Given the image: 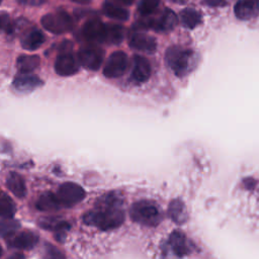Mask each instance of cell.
Instances as JSON below:
<instances>
[{
    "label": "cell",
    "mask_w": 259,
    "mask_h": 259,
    "mask_svg": "<svg viewBox=\"0 0 259 259\" xmlns=\"http://www.w3.org/2000/svg\"><path fill=\"white\" fill-rule=\"evenodd\" d=\"M123 221L124 212L121 207H96L83 215V222L86 225L102 231L116 229Z\"/></svg>",
    "instance_id": "6da1fadb"
},
{
    "label": "cell",
    "mask_w": 259,
    "mask_h": 259,
    "mask_svg": "<svg viewBox=\"0 0 259 259\" xmlns=\"http://www.w3.org/2000/svg\"><path fill=\"white\" fill-rule=\"evenodd\" d=\"M165 61L170 70L178 77L188 74L194 65V53L189 49L173 46L167 49Z\"/></svg>",
    "instance_id": "7a4b0ae2"
},
{
    "label": "cell",
    "mask_w": 259,
    "mask_h": 259,
    "mask_svg": "<svg viewBox=\"0 0 259 259\" xmlns=\"http://www.w3.org/2000/svg\"><path fill=\"white\" fill-rule=\"evenodd\" d=\"M130 215L135 223L147 227H155L162 220L158 206L149 200L135 202L131 207Z\"/></svg>",
    "instance_id": "3957f363"
},
{
    "label": "cell",
    "mask_w": 259,
    "mask_h": 259,
    "mask_svg": "<svg viewBox=\"0 0 259 259\" xmlns=\"http://www.w3.org/2000/svg\"><path fill=\"white\" fill-rule=\"evenodd\" d=\"M144 18L136 23L135 26L139 29H153L157 32H167L172 30L177 22L178 17L171 9L165 8L164 11L158 16H143Z\"/></svg>",
    "instance_id": "277c9868"
},
{
    "label": "cell",
    "mask_w": 259,
    "mask_h": 259,
    "mask_svg": "<svg viewBox=\"0 0 259 259\" xmlns=\"http://www.w3.org/2000/svg\"><path fill=\"white\" fill-rule=\"evenodd\" d=\"M80 62L71 52V42H63L61 53L58 55L55 61V71L60 76H71L79 71Z\"/></svg>",
    "instance_id": "5b68a950"
},
{
    "label": "cell",
    "mask_w": 259,
    "mask_h": 259,
    "mask_svg": "<svg viewBox=\"0 0 259 259\" xmlns=\"http://www.w3.org/2000/svg\"><path fill=\"white\" fill-rule=\"evenodd\" d=\"M41 25L48 31L54 34H62L70 31L73 28V19L68 12L59 10L56 12L48 13L40 19Z\"/></svg>",
    "instance_id": "8992f818"
},
{
    "label": "cell",
    "mask_w": 259,
    "mask_h": 259,
    "mask_svg": "<svg viewBox=\"0 0 259 259\" xmlns=\"http://www.w3.org/2000/svg\"><path fill=\"white\" fill-rule=\"evenodd\" d=\"M86 193L85 190L77 183L74 182H65L60 185L57 196L62 204V206L72 207L79 202H81Z\"/></svg>",
    "instance_id": "52a82bcc"
},
{
    "label": "cell",
    "mask_w": 259,
    "mask_h": 259,
    "mask_svg": "<svg viewBox=\"0 0 259 259\" xmlns=\"http://www.w3.org/2000/svg\"><path fill=\"white\" fill-rule=\"evenodd\" d=\"M80 65L90 71H97L103 62V51L95 46H86L78 51Z\"/></svg>",
    "instance_id": "ba28073f"
},
{
    "label": "cell",
    "mask_w": 259,
    "mask_h": 259,
    "mask_svg": "<svg viewBox=\"0 0 259 259\" xmlns=\"http://www.w3.org/2000/svg\"><path fill=\"white\" fill-rule=\"evenodd\" d=\"M127 56L124 52L116 51L112 53L103 68V75L107 78H118L124 74L127 69Z\"/></svg>",
    "instance_id": "9c48e42d"
},
{
    "label": "cell",
    "mask_w": 259,
    "mask_h": 259,
    "mask_svg": "<svg viewBox=\"0 0 259 259\" xmlns=\"http://www.w3.org/2000/svg\"><path fill=\"white\" fill-rule=\"evenodd\" d=\"M108 23H103L99 19H89L82 28V34L87 41L106 44Z\"/></svg>",
    "instance_id": "30bf717a"
},
{
    "label": "cell",
    "mask_w": 259,
    "mask_h": 259,
    "mask_svg": "<svg viewBox=\"0 0 259 259\" xmlns=\"http://www.w3.org/2000/svg\"><path fill=\"white\" fill-rule=\"evenodd\" d=\"M133 70L131 79L136 84H142L148 81L151 76V65L150 62L143 56L135 55L133 59Z\"/></svg>",
    "instance_id": "8fae6325"
},
{
    "label": "cell",
    "mask_w": 259,
    "mask_h": 259,
    "mask_svg": "<svg viewBox=\"0 0 259 259\" xmlns=\"http://www.w3.org/2000/svg\"><path fill=\"white\" fill-rule=\"evenodd\" d=\"M128 45L134 50L147 52V53H154L157 49V41L156 39L146 33L142 32H135L130 36Z\"/></svg>",
    "instance_id": "7c38bea8"
},
{
    "label": "cell",
    "mask_w": 259,
    "mask_h": 259,
    "mask_svg": "<svg viewBox=\"0 0 259 259\" xmlns=\"http://www.w3.org/2000/svg\"><path fill=\"white\" fill-rule=\"evenodd\" d=\"M235 15L241 20H249L259 13V0H239L234 7Z\"/></svg>",
    "instance_id": "4fadbf2b"
},
{
    "label": "cell",
    "mask_w": 259,
    "mask_h": 259,
    "mask_svg": "<svg viewBox=\"0 0 259 259\" xmlns=\"http://www.w3.org/2000/svg\"><path fill=\"white\" fill-rule=\"evenodd\" d=\"M41 84V80L32 73H20L13 80V87L16 91L27 93Z\"/></svg>",
    "instance_id": "5bb4252c"
},
{
    "label": "cell",
    "mask_w": 259,
    "mask_h": 259,
    "mask_svg": "<svg viewBox=\"0 0 259 259\" xmlns=\"http://www.w3.org/2000/svg\"><path fill=\"white\" fill-rule=\"evenodd\" d=\"M38 242V236L31 231H22L16 234L9 242V245L18 250H28L33 248Z\"/></svg>",
    "instance_id": "9a60e30c"
},
{
    "label": "cell",
    "mask_w": 259,
    "mask_h": 259,
    "mask_svg": "<svg viewBox=\"0 0 259 259\" xmlns=\"http://www.w3.org/2000/svg\"><path fill=\"white\" fill-rule=\"evenodd\" d=\"M169 246L172 252L182 257L189 253V246L185 235L180 231H173L169 236Z\"/></svg>",
    "instance_id": "2e32d148"
},
{
    "label": "cell",
    "mask_w": 259,
    "mask_h": 259,
    "mask_svg": "<svg viewBox=\"0 0 259 259\" xmlns=\"http://www.w3.org/2000/svg\"><path fill=\"white\" fill-rule=\"evenodd\" d=\"M45 34L37 28L27 31L21 38V47L27 51H35L45 42Z\"/></svg>",
    "instance_id": "e0dca14e"
},
{
    "label": "cell",
    "mask_w": 259,
    "mask_h": 259,
    "mask_svg": "<svg viewBox=\"0 0 259 259\" xmlns=\"http://www.w3.org/2000/svg\"><path fill=\"white\" fill-rule=\"evenodd\" d=\"M6 186L8 190L16 197L22 198L26 195V186L23 178L15 172H11L6 179Z\"/></svg>",
    "instance_id": "ac0fdd59"
},
{
    "label": "cell",
    "mask_w": 259,
    "mask_h": 259,
    "mask_svg": "<svg viewBox=\"0 0 259 259\" xmlns=\"http://www.w3.org/2000/svg\"><path fill=\"white\" fill-rule=\"evenodd\" d=\"M62 206L57 194L52 192H46L41 194L35 202V207L41 211L57 210Z\"/></svg>",
    "instance_id": "d6986e66"
},
{
    "label": "cell",
    "mask_w": 259,
    "mask_h": 259,
    "mask_svg": "<svg viewBox=\"0 0 259 259\" xmlns=\"http://www.w3.org/2000/svg\"><path fill=\"white\" fill-rule=\"evenodd\" d=\"M102 11L107 17L116 19V20H120V21H126L130 17L128 11L126 9H124L121 6L115 4L114 2H111L108 0L103 2Z\"/></svg>",
    "instance_id": "ffe728a7"
},
{
    "label": "cell",
    "mask_w": 259,
    "mask_h": 259,
    "mask_svg": "<svg viewBox=\"0 0 259 259\" xmlns=\"http://www.w3.org/2000/svg\"><path fill=\"white\" fill-rule=\"evenodd\" d=\"M40 63V59L36 55H21L16 60V67L19 73H31Z\"/></svg>",
    "instance_id": "44dd1931"
},
{
    "label": "cell",
    "mask_w": 259,
    "mask_h": 259,
    "mask_svg": "<svg viewBox=\"0 0 259 259\" xmlns=\"http://www.w3.org/2000/svg\"><path fill=\"white\" fill-rule=\"evenodd\" d=\"M168 213L170 219L176 224H183L187 220L186 208L182 200L173 199L168 206Z\"/></svg>",
    "instance_id": "7402d4cb"
},
{
    "label": "cell",
    "mask_w": 259,
    "mask_h": 259,
    "mask_svg": "<svg viewBox=\"0 0 259 259\" xmlns=\"http://www.w3.org/2000/svg\"><path fill=\"white\" fill-rule=\"evenodd\" d=\"M39 225L41 226V228L47 229V230H51L54 231L56 233V238L58 240H60V236L65 237L67 231L70 229V225L65 222V221H58L55 220L53 218H46L44 219Z\"/></svg>",
    "instance_id": "603a6c76"
},
{
    "label": "cell",
    "mask_w": 259,
    "mask_h": 259,
    "mask_svg": "<svg viewBox=\"0 0 259 259\" xmlns=\"http://www.w3.org/2000/svg\"><path fill=\"white\" fill-rule=\"evenodd\" d=\"M180 22L184 27L192 29L201 22L200 13L193 8H185L179 13Z\"/></svg>",
    "instance_id": "cb8c5ba5"
},
{
    "label": "cell",
    "mask_w": 259,
    "mask_h": 259,
    "mask_svg": "<svg viewBox=\"0 0 259 259\" xmlns=\"http://www.w3.org/2000/svg\"><path fill=\"white\" fill-rule=\"evenodd\" d=\"M122 196L120 193L112 191L102 195L96 201V207H121Z\"/></svg>",
    "instance_id": "d4e9b609"
},
{
    "label": "cell",
    "mask_w": 259,
    "mask_h": 259,
    "mask_svg": "<svg viewBox=\"0 0 259 259\" xmlns=\"http://www.w3.org/2000/svg\"><path fill=\"white\" fill-rule=\"evenodd\" d=\"M16 211L15 204L10 196L5 192H2L0 197V217L1 219H11Z\"/></svg>",
    "instance_id": "484cf974"
},
{
    "label": "cell",
    "mask_w": 259,
    "mask_h": 259,
    "mask_svg": "<svg viewBox=\"0 0 259 259\" xmlns=\"http://www.w3.org/2000/svg\"><path fill=\"white\" fill-rule=\"evenodd\" d=\"M124 37V27L119 24L108 23L107 38L106 44L108 45H118L122 41Z\"/></svg>",
    "instance_id": "4316f807"
},
{
    "label": "cell",
    "mask_w": 259,
    "mask_h": 259,
    "mask_svg": "<svg viewBox=\"0 0 259 259\" xmlns=\"http://www.w3.org/2000/svg\"><path fill=\"white\" fill-rule=\"evenodd\" d=\"M20 225L17 221L13 220V218L11 219H2L1 222V236L3 238H7V237H12L15 232L19 229Z\"/></svg>",
    "instance_id": "83f0119b"
},
{
    "label": "cell",
    "mask_w": 259,
    "mask_h": 259,
    "mask_svg": "<svg viewBox=\"0 0 259 259\" xmlns=\"http://www.w3.org/2000/svg\"><path fill=\"white\" fill-rule=\"evenodd\" d=\"M160 0H140L138 11L142 16H149L155 13L159 6Z\"/></svg>",
    "instance_id": "f1b7e54d"
},
{
    "label": "cell",
    "mask_w": 259,
    "mask_h": 259,
    "mask_svg": "<svg viewBox=\"0 0 259 259\" xmlns=\"http://www.w3.org/2000/svg\"><path fill=\"white\" fill-rule=\"evenodd\" d=\"M0 20H1V28H2V30L5 33H7V34L12 33V31H13V24H12L10 18H9V15L5 11L1 12Z\"/></svg>",
    "instance_id": "f546056e"
},
{
    "label": "cell",
    "mask_w": 259,
    "mask_h": 259,
    "mask_svg": "<svg viewBox=\"0 0 259 259\" xmlns=\"http://www.w3.org/2000/svg\"><path fill=\"white\" fill-rule=\"evenodd\" d=\"M204 5L215 7V6H225L227 4L226 0H204L203 1Z\"/></svg>",
    "instance_id": "4dcf8cb0"
},
{
    "label": "cell",
    "mask_w": 259,
    "mask_h": 259,
    "mask_svg": "<svg viewBox=\"0 0 259 259\" xmlns=\"http://www.w3.org/2000/svg\"><path fill=\"white\" fill-rule=\"evenodd\" d=\"M52 247V246H51ZM48 255L50 256V257H64V255L63 254H61L56 248H54V247H52V250L51 251H49V249H48Z\"/></svg>",
    "instance_id": "1f68e13d"
},
{
    "label": "cell",
    "mask_w": 259,
    "mask_h": 259,
    "mask_svg": "<svg viewBox=\"0 0 259 259\" xmlns=\"http://www.w3.org/2000/svg\"><path fill=\"white\" fill-rule=\"evenodd\" d=\"M121 4H124V5H132L134 3L135 0H115Z\"/></svg>",
    "instance_id": "d6a6232c"
},
{
    "label": "cell",
    "mask_w": 259,
    "mask_h": 259,
    "mask_svg": "<svg viewBox=\"0 0 259 259\" xmlns=\"http://www.w3.org/2000/svg\"><path fill=\"white\" fill-rule=\"evenodd\" d=\"M73 2H76L78 4H89L92 0H71Z\"/></svg>",
    "instance_id": "836d02e7"
},
{
    "label": "cell",
    "mask_w": 259,
    "mask_h": 259,
    "mask_svg": "<svg viewBox=\"0 0 259 259\" xmlns=\"http://www.w3.org/2000/svg\"><path fill=\"white\" fill-rule=\"evenodd\" d=\"M171 1L174 3H177V4H184L186 2V0H171Z\"/></svg>",
    "instance_id": "e575fe53"
}]
</instances>
